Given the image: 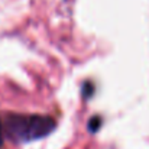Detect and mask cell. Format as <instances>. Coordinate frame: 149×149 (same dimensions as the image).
<instances>
[{"label": "cell", "mask_w": 149, "mask_h": 149, "mask_svg": "<svg viewBox=\"0 0 149 149\" xmlns=\"http://www.w3.org/2000/svg\"><path fill=\"white\" fill-rule=\"evenodd\" d=\"M3 133H4L3 132V123L0 122V146L3 145Z\"/></svg>", "instance_id": "cell-4"}, {"label": "cell", "mask_w": 149, "mask_h": 149, "mask_svg": "<svg viewBox=\"0 0 149 149\" xmlns=\"http://www.w3.org/2000/svg\"><path fill=\"white\" fill-rule=\"evenodd\" d=\"M93 91H94V86H93L91 83H86V86H84V88H83V96H84V97H91Z\"/></svg>", "instance_id": "cell-3"}, {"label": "cell", "mask_w": 149, "mask_h": 149, "mask_svg": "<svg viewBox=\"0 0 149 149\" xmlns=\"http://www.w3.org/2000/svg\"><path fill=\"white\" fill-rule=\"evenodd\" d=\"M56 127V122L49 116L41 114H10L4 125L3 132L17 143L32 142L48 136Z\"/></svg>", "instance_id": "cell-1"}, {"label": "cell", "mask_w": 149, "mask_h": 149, "mask_svg": "<svg viewBox=\"0 0 149 149\" xmlns=\"http://www.w3.org/2000/svg\"><path fill=\"white\" fill-rule=\"evenodd\" d=\"M100 125H101V120H100L99 117H93V119L90 120V123H88V130H90V132H97Z\"/></svg>", "instance_id": "cell-2"}]
</instances>
